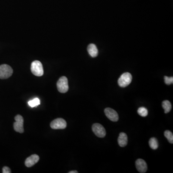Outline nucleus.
<instances>
[{
    "label": "nucleus",
    "mask_w": 173,
    "mask_h": 173,
    "mask_svg": "<svg viewBox=\"0 0 173 173\" xmlns=\"http://www.w3.org/2000/svg\"><path fill=\"white\" fill-rule=\"evenodd\" d=\"M57 88L60 93H64L68 92L69 86L67 77L63 76L59 79L57 82Z\"/></svg>",
    "instance_id": "3"
},
{
    "label": "nucleus",
    "mask_w": 173,
    "mask_h": 173,
    "mask_svg": "<svg viewBox=\"0 0 173 173\" xmlns=\"http://www.w3.org/2000/svg\"><path fill=\"white\" fill-rule=\"evenodd\" d=\"M128 142V139L127 134L124 132H121L119 134L118 138V143L120 147H124L127 146Z\"/></svg>",
    "instance_id": "11"
},
{
    "label": "nucleus",
    "mask_w": 173,
    "mask_h": 173,
    "mask_svg": "<svg viewBox=\"0 0 173 173\" xmlns=\"http://www.w3.org/2000/svg\"><path fill=\"white\" fill-rule=\"evenodd\" d=\"M31 72L35 76L37 77H41L44 74L42 63L39 61H34L31 63Z\"/></svg>",
    "instance_id": "1"
},
{
    "label": "nucleus",
    "mask_w": 173,
    "mask_h": 173,
    "mask_svg": "<svg viewBox=\"0 0 173 173\" xmlns=\"http://www.w3.org/2000/svg\"><path fill=\"white\" fill-rule=\"evenodd\" d=\"M132 80V76L131 73L128 72L123 74L118 80V84L119 86L124 88L131 84Z\"/></svg>",
    "instance_id": "2"
},
{
    "label": "nucleus",
    "mask_w": 173,
    "mask_h": 173,
    "mask_svg": "<svg viewBox=\"0 0 173 173\" xmlns=\"http://www.w3.org/2000/svg\"><path fill=\"white\" fill-rule=\"evenodd\" d=\"M67 122L61 118L56 119L50 124V127L53 129H63L67 127Z\"/></svg>",
    "instance_id": "6"
},
{
    "label": "nucleus",
    "mask_w": 173,
    "mask_h": 173,
    "mask_svg": "<svg viewBox=\"0 0 173 173\" xmlns=\"http://www.w3.org/2000/svg\"><path fill=\"white\" fill-rule=\"evenodd\" d=\"M162 107L165 110V113L167 114L169 113L172 109V105L169 101L165 100L162 102Z\"/></svg>",
    "instance_id": "13"
},
{
    "label": "nucleus",
    "mask_w": 173,
    "mask_h": 173,
    "mask_svg": "<svg viewBox=\"0 0 173 173\" xmlns=\"http://www.w3.org/2000/svg\"><path fill=\"white\" fill-rule=\"evenodd\" d=\"M138 113L139 115L142 117H146L148 114V111L145 107H141L138 109Z\"/></svg>",
    "instance_id": "15"
},
{
    "label": "nucleus",
    "mask_w": 173,
    "mask_h": 173,
    "mask_svg": "<svg viewBox=\"0 0 173 173\" xmlns=\"http://www.w3.org/2000/svg\"><path fill=\"white\" fill-rule=\"evenodd\" d=\"M87 50H88L89 55H90L91 57L94 58L97 56L98 55V50L95 44H92V43L89 44Z\"/></svg>",
    "instance_id": "12"
},
{
    "label": "nucleus",
    "mask_w": 173,
    "mask_h": 173,
    "mask_svg": "<svg viewBox=\"0 0 173 173\" xmlns=\"http://www.w3.org/2000/svg\"><path fill=\"white\" fill-rule=\"evenodd\" d=\"M104 113L109 119L113 122H116L119 119L118 113L114 109L107 108L104 110Z\"/></svg>",
    "instance_id": "8"
},
{
    "label": "nucleus",
    "mask_w": 173,
    "mask_h": 173,
    "mask_svg": "<svg viewBox=\"0 0 173 173\" xmlns=\"http://www.w3.org/2000/svg\"><path fill=\"white\" fill-rule=\"evenodd\" d=\"M13 70L10 66L4 64L0 65V79H6L12 76Z\"/></svg>",
    "instance_id": "4"
},
{
    "label": "nucleus",
    "mask_w": 173,
    "mask_h": 173,
    "mask_svg": "<svg viewBox=\"0 0 173 173\" xmlns=\"http://www.w3.org/2000/svg\"><path fill=\"white\" fill-rule=\"evenodd\" d=\"M149 146L152 149H156L159 146V144H158L157 140L156 138H151L149 140Z\"/></svg>",
    "instance_id": "14"
},
{
    "label": "nucleus",
    "mask_w": 173,
    "mask_h": 173,
    "mask_svg": "<svg viewBox=\"0 0 173 173\" xmlns=\"http://www.w3.org/2000/svg\"><path fill=\"white\" fill-rule=\"evenodd\" d=\"M40 100L38 98H36L34 99L33 100H31L29 101L28 102L29 106L31 107H34L37 106L40 104Z\"/></svg>",
    "instance_id": "16"
},
{
    "label": "nucleus",
    "mask_w": 173,
    "mask_h": 173,
    "mask_svg": "<svg viewBox=\"0 0 173 173\" xmlns=\"http://www.w3.org/2000/svg\"><path fill=\"white\" fill-rule=\"evenodd\" d=\"M39 157L38 155L33 154L27 158L25 161V165L27 167H30L33 166L39 161Z\"/></svg>",
    "instance_id": "10"
},
{
    "label": "nucleus",
    "mask_w": 173,
    "mask_h": 173,
    "mask_svg": "<svg viewBox=\"0 0 173 173\" xmlns=\"http://www.w3.org/2000/svg\"><path fill=\"white\" fill-rule=\"evenodd\" d=\"M78 172L77 171H71L68 172V173H77Z\"/></svg>",
    "instance_id": "20"
},
{
    "label": "nucleus",
    "mask_w": 173,
    "mask_h": 173,
    "mask_svg": "<svg viewBox=\"0 0 173 173\" xmlns=\"http://www.w3.org/2000/svg\"><path fill=\"white\" fill-rule=\"evenodd\" d=\"M164 79H165V83L166 85H171V84H173V77H167V76H165V77H164Z\"/></svg>",
    "instance_id": "18"
},
{
    "label": "nucleus",
    "mask_w": 173,
    "mask_h": 173,
    "mask_svg": "<svg viewBox=\"0 0 173 173\" xmlns=\"http://www.w3.org/2000/svg\"><path fill=\"white\" fill-rule=\"evenodd\" d=\"M136 167L138 171L141 173H146L148 169L146 162L141 159L137 160L136 161Z\"/></svg>",
    "instance_id": "9"
},
{
    "label": "nucleus",
    "mask_w": 173,
    "mask_h": 173,
    "mask_svg": "<svg viewBox=\"0 0 173 173\" xmlns=\"http://www.w3.org/2000/svg\"><path fill=\"white\" fill-rule=\"evenodd\" d=\"M14 119L16 120V122L14 123V131L19 133H23L24 131V127H23L24 119L22 116L18 115L15 116Z\"/></svg>",
    "instance_id": "5"
},
{
    "label": "nucleus",
    "mask_w": 173,
    "mask_h": 173,
    "mask_svg": "<svg viewBox=\"0 0 173 173\" xmlns=\"http://www.w3.org/2000/svg\"><path fill=\"white\" fill-rule=\"evenodd\" d=\"M165 138L168 140L170 143H173V133L169 131H166L164 133Z\"/></svg>",
    "instance_id": "17"
},
{
    "label": "nucleus",
    "mask_w": 173,
    "mask_h": 173,
    "mask_svg": "<svg viewBox=\"0 0 173 173\" xmlns=\"http://www.w3.org/2000/svg\"><path fill=\"white\" fill-rule=\"evenodd\" d=\"M2 173H11V169L7 166H5L2 168Z\"/></svg>",
    "instance_id": "19"
},
{
    "label": "nucleus",
    "mask_w": 173,
    "mask_h": 173,
    "mask_svg": "<svg viewBox=\"0 0 173 173\" xmlns=\"http://www.w3.org/2000/svg\"><path fill=\"white\" fill-rule=\"evenodd\" d=\"M92 129L93 133L99 138H104L106 136L105 129L100 124L96 123L93 124Z\"/></svg>",
    "instance_id": "7"
}]
</instances>
